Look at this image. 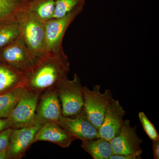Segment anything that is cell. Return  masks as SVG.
Masks as SVG:
<instances>
[{
	"label": "cell",
	"instance_id": "obj_1",
	"mask_svg": "<svg viewBox=\"0 0 159 159\" xmlns=\"http://www.w3.org/2000/svg\"><path fill=\"white\" fill-rule=\"evenodd\" d=\"M70 70L68 57L63 48L46 51L24 73L22 87L28 91L41 93L55 88L68 77Z\"/></svg>",
	"mask_w": 159,
	"mask_h": 159
},
{
	"label": "cell",
	"instance_id": "obj_2",
	"mask_svg": "<svg viewBox=\"0 0 159 159\" xmlns=\"http://www.w3.org/2000/svg\"><path fill=\"white\" fill-rule=\"evenodd\" d=\"M17 23L20 36L36 60L46 52L44 23L29 11L23 14Z\"/></svg>",
	"mask_w": 159,
	"mask_h": 159
},
{
	"label": "cell",
	"instance_id": "obj_3",
	"mask_svg": "<svg viewBox=\"0 0 159 159\" xmlns=\"http://www.w3.org/2000/svg\"><path fill=\"white\" fill-rule=\"evenodd\" d=\"M55 89L61 104L63 116L74 117L82 112L84 105L83 86L77 74H74L72 80L68 77L63 79Z\"/></svg>",
	"mask_w": 159,
	"mask_h": 159
},
{
	"label": "cell",
	"instance_id": "obj_4",
	"mask_svg": "<svg viewBox=\"0 0 159 159\" xmlns=\"http://www.w3.org/2000/svg\"><path fill=\"white\" fill-rule=\"evenodd\" d=\"M100 88L98 84L94 86L92 90L86 86L83 87V110L89 120L98 129L103 122L109 101L113 97L111 92L108 89L101 93Z\"/></svg>",
	"mask_w": 159,
	"mask_h": 159
},
{
	"label": "cell",
	"instance_id": "obj_5",
	"mask_svg": "<svg viewBox=\"0 0 159 159\" xmlns=\"http://www.w3.org/2000/svg\"><path fill=\"white\" fill-rule=\"evenodd\" d=\"M41 93L26 90L7 118L11 128H24L34 125L35 111Z\"/></svg>",
	"mask_w": 159,
	"mask_h": 159
},
{
	"label": "cell",
	"instance_id": "obj_6",
	"mask_svg": "<svg viewBox=\"0 0 159 159\" xmlns=\"http://www.w3.org/2000/svg\"><path fill=\"white\" fill-rule=\"evenodd\" d=\"M84 5H80L68 14L60 18H53L44 23L46 51H56L63 48L62 41L68 28L81 13Z\"/></svg>",
	"mask_w": 159,
	"mask_h": 159
},
{
	"label": "cell",
	"instance_id": "obj_7",
	"mask_svg": "<svg viewBox=\"0 0 159 159\" xmlns=\"http://www.w3.org/2000/svg\"><path fill=\"white\" fill-rule=\"evenodd\" d=\"M35 61L20 35L0 49V62L22 73H25L31 68Z\"/></svg>",
	"mask_w": 159,
	"mask_h": 159
},
{
	"label": "cell",
	"instance_id": "obj_8",
	"mask_svg": "<svg viewBox=\"0 0 159 159\" xmlns=\"http://www.w3.org/2000/svg\"><path fill=\"white\" fill-rule=\"evenodd\" d=\"M61 104L55 88L43 92L38 102L34 125L42 126L50 122H58L62 116Z\"/></svg>",
	"mask_w": 159,
	"mask_h": 159
},
{
	"label": "cell",
	"instance_id": "obj_9",
	"mask_svg": "<svg viewBox=\"0 0 159 159\" xmlns=\"http://www.w3.org/2000/svg\"><path fill=\"white\" fill-rule=\"evenodd\" d=\"M142 141L137 134L135 126H131L129 120H124L119 134L110 141L113 154L141 156Z\"/></svg>",
	"mask_w": 159,
	"mask_h": 159
},
{
	"label": "cell",
	"instance_id": "obj_10",
	"mask_svg": "<svg viewBox=\"0 0 159 159\" xmlns=\"http://www.w3.org/2000/svg\"><path fill=\"white\" fill-rule=\"evenodd\" d=\"M57 123L71 136L82 142L99 138V129L89 120L84 110L75 116H62Z\"/></svg>",
	"mask_w": 159,
	"mask_h": 159
},
{
	"label": "cell",
	"instance_id": "obj_11",
	"mask_svg": "<svg viewBox=\"0 0 159 159\" xmlns=\"http://www.w3.org/2000/svg\"><path fill=\"white\" fill-rule=\"evenodd\" d=\"M125 111L119 100L110 99L102 125L99 129V137L110 141L119 134L123 124Z\"/></svg>",
	"mask_w": 159,
	"mask_h": 159
},
{
	"label": "cell",
	"instance_id": "obj_12",
	"mask_svg": "<svg viewBox=\"0 0 159 159\" xmlns=\"http://www.w3.org/2000/svg\"><path fill=\"white\" fill-rule=\"evenodd\" d=\"M41 126L34 125L29 127L12 129L8 148L7 159H20L34 143L35 135Z\"/></svg>",
	"mask_w": 159,
	"mask_h": 159
},
{
	"label": "cell",
	"instance_id": "obj_13",
	"mask_svg": "<svg viewBox=\"0 0 159 159\" xmlns=\"http://www.w3.org/2000/svg\"><path fill=\"white\" fill-rule=\"evenodd\" d=\"M76 139L58 123L50 122L43 125L39 129L34 138V143L38 141H46L66 148Z\"/></svg>",
	"mask_w": 159,
	"mask_h": 159
},
{
	"label": "cell",
	"instance_id": "obj_14",
	"mask_svg": "<svg viewBox=\"0 0 159 159\" xmlns=\"http://www.w3.org/2000/svg\"><path fill=\"white\" fill-rule=\"evenodd\" d=\"M37 0H0V27L17 22Z\"/></svg>",
	"mask_w": 159,
	"mask_h": 159
},
{
	"label": "cell",
	"instance_id": "obj_15",
	"mask_svg": "<svg viewBox=\"0 0 159 159\" xmlns=\"http://www.w3.org/2000/svg\"><path fill=\"white\" fill-rule=\"evenodd\" d=\"M81 147L94 159H109L113 154L110 141L99 138L82 141Z\"/></svg>",
	"mask_w": 159,
	"mask_h": 159
},
{
	"label": "cell",
	"instance_id": "obj_16",
	"mask_svg": "<svg viewBox=\"0 0 159 159\" xmlns=\"http://www.w3.org/2000/svg\"><path fill=\"white\" fill-rule=\"evenodd\" d=\"M24 73L0 62V94L22 87Z\"/></svg>",
	"mask_w": 159,
	"mask_h": 159
},
{
	"label": "cell",
	"instance_id": "obj_17",
	"mask_svg": "<svg viewBox=\"0 0 159 159\" xmlns=\"http://www.w3.org/2000/svg\"><path fill=\"white\" fill-rule=\"evenodd\" d=\"M26 89L19 86L0 94V118H7Z\"/></svg>",
	"mask_w": 159,
	"mask_h": 159
},
{
	"label": "cell",
	"instance_id": "obj_18",
	"mask_svg": "<svg viewBox=\"0 0 159 159\" xmlns=\"http://www.w3.org/2000/svg\"><path fill=\"white\" fill-rule=\"evenodd\" d=\"M55 0H37L29 11L45 23L53 18Z\"/></svg>",
	"mask_w": 159,
	"mask_h": 159
},
{
	"label": "cell",
	"instance_id": "obj_19",
	"mask_svg": "<svg viewBox=\"0 0 159 159\" xmlns=\"http://www.w3.org/2000/svg\"><path fill=\"white\" fill-rule=\"evenodd\" d=\"M84 0H55L53 18H60L76 9L80 5H85Z\"/></svg>",
	"mask_w": 159,
	"mask_h": 159
},
{
	"label": "cell",
	"instance_id": "obj_20",
	"mask_svg": "<svg viewBox=\"0 0 159 159\" xmlns=\"http://www.w3.org/2000/svg\"><path fill=\"white\" fill-rule=\"evenodd\" d=\"M19 36L17 22L0 27V49L8 45Z\"/></svg>",
	"mask_w": 159,
	"mask_h": 159
},
{
	"label": "cell",
	"instance_id": "obj_21",
	"mask_svg": "<svg viewBox=\"0 0 159 159\" xmlns=\"http://www.w3.org/2000/svg\"><path fill=\"white\" fill-rule=\"evenodd\" d=\"M139 117L145 133L152 141L159 140V134L155 126L146 116L145 113L140 112L139 114Z\"/></svg>",
	"mask_w": 159,
	"mask_h": 159
},
{
	"label": "cell",
	"instance_id": "obj_22",
	"mask_svg": "<svg viewBox=\"0 0 159 159\" xmlns=\"http://www.w3.org/2000/svg\"><path fill=\"white\" fill-rule=\"evenodd\" d=\"M12 130L9 128L0 132V151L8 148Z\"/></svg>",
	"mask_w": 159,
	"mask_h": 159
},
{
	"label": "cell",
	"instance_id": "obj_23",
	"mask_svg": "<svg viewBox=\"0 0 159 159\" xmlns=\"http://www.w3.org/2000/svg\"><path fill=\"white\" fill-rule=\"evenodd\" d=\"M141 156L132 155H117L113 154L109 159H139Z\"/></svg>",
	"mask_w": 159,
	"mask_h": 159
},
{
	"label": "cell",
	"instance_id": "obj_24",
	"mask_svg": "<svg viewBox=\"0 0 159 159\" xmlns=\"http://www.w3.org/2000/svg\"><path fill=\"white\" fill-rule=\"evenodd\" d=\"M11 128V124L7 118H0V132Z\"/></svg>",
	"mask_w": 159,
	"mask_h": 159
},
{
	"label": "cell",
	"instance_id": "obj_25",
	"mask_svg": "<svg viewBox=\"0 0 159 159\" xmlns=\"http://www.w3.org/2000/svg\"><path fill=\"white\" fill-rule=\"evenodd\" d=\"M152 150L154 159H159V140L152 141Z\"/></svg>",
	"mask_w": 159,
	"mask_h": 159
},
{
	"label": "cell",
	"instance_id": "obj_26",
	"mask_svg": "<svg viewBox=\"0 0 159 159\" xmlns=\"http://www.w3.org/2000/svg\"><path fill=\"white\" fill-rule=\"evenodd\" d=\"M8 148L0 151V159H7Z\"/></svg>",
	"mask_w": 159,
	"mask_h": 159
}]
</instances>
